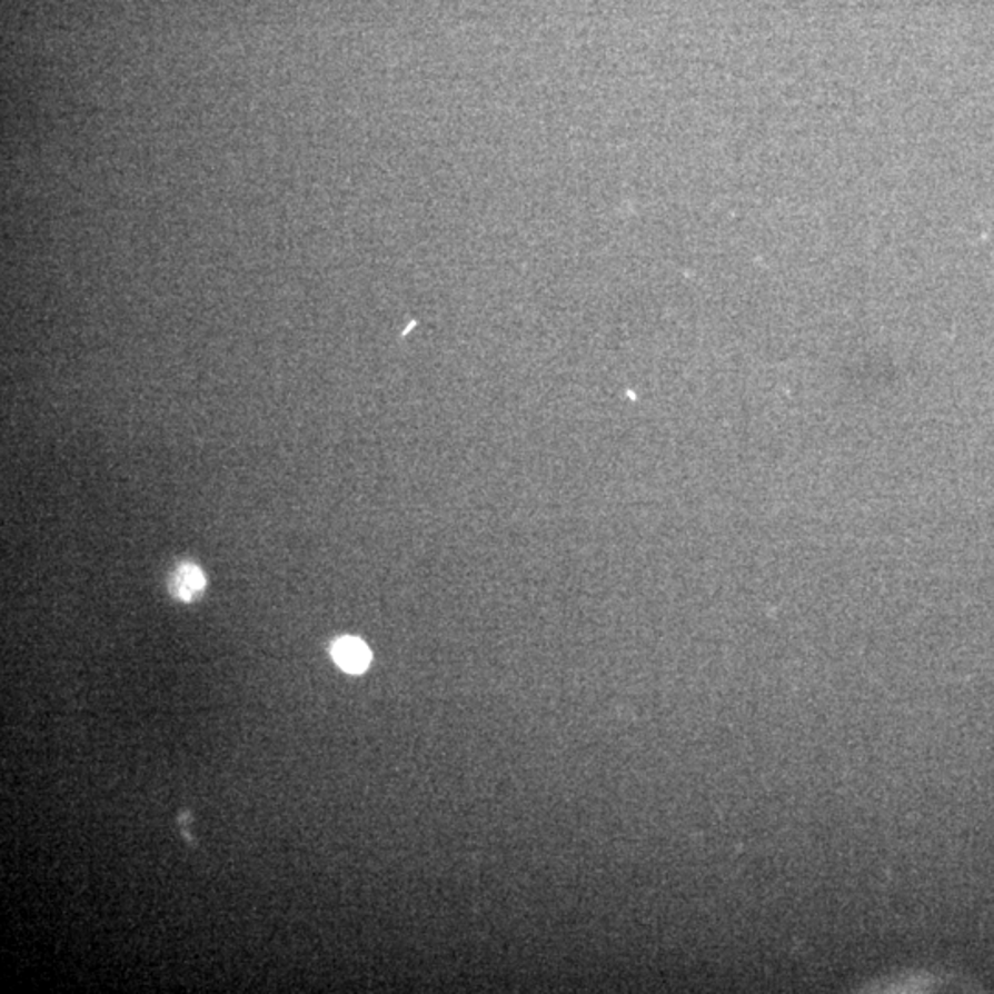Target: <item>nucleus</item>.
<instances>
[{"instance_id": "nucleus-1", "label": "nucleus", "mask_w": 994, "mask_h": 994, "mask_svg": "<svg viewBox=\"0 0 994 994\" xmlns=\"http://www.w3.org/2000/svg\"><path fill=\"white\" fill-rule=\"evenodd\" d=\"M331 656L337 665L350 674H361L369 667L370 650L358 637H341L334 643Z\"/></svg>"}, {"instance_id": "nucleus-2", "label": "nucleus", "mask_w": 994, "mask_h": 994, "mask_svg": "<svg viewBox=\"0 0 994 994\" xmlns=\"http://www.w3.org/2000/svg\"><path fill=\"white\" fill-rule=\"evenodd\" d=\"M205 584L207 583H205L203 573L198 566L182 564L176 575L171 577L170 592L176 595L177 599L190 603L203 594Z\"/></svg>"}]
</instances>
